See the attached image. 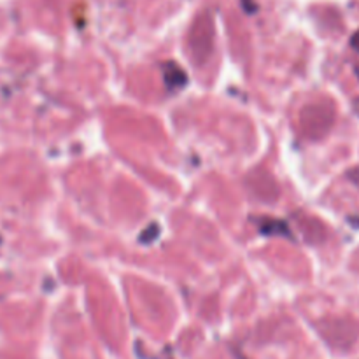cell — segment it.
I'll return each mask as SVG.
<instances>
[{"label": "cell", "mask_w": 359, "mask_h": 359, "mask_svg": "<svg viewBox=\"0 0 359 359\" xmlns=\"http://www.w3.org/2000/svg\"><path fill=\"white\" fill-rule=\"evenodd\" d=\"M165 77H167L168 86H182L186 83V74L182 72L181 67L174 65V63H167Z\"/></svg>", "instance_id": "1"}, {"label": "cell", "mask_w": 359, "mask_h": 359, "mask_svg": "<svg viewBox=\"0 0 359 359\" xmlns=\"http://www.w3.org/2000/svg\"><path fill=\"white\" fill-rule=\"evenodd\" d=\"M351 48H353L354 51L359 53V30L354 32L353 37H351Z\"/></svg>", "instance_id": "2"}]
</instances>
